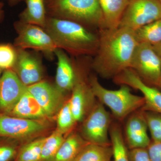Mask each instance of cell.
Here are the masks:
<instances>
[{
	"label": "cell",
	"mask_w": 161,
	"mask_h": 161,
	"mask_svg": "<svg viewBox=\"0 0 161 161\" xmlns=\"http://www.w3.org/2000/svg\"><path fill=\"white\" fill-rule=\"evenodd\" d=\"M99 45L92 63L96 72L104 78H114L130 68L138 42L135 31L118 27L99 29Z\"/></svg>",
	"instance_id": "cell-1"
},
{
	"label": "cell",
	"mask_w": 161,
	"mask_h": 161,
	"mask_svg": "<svg viewBox=\"0 0 161 161\" xmlns=\"http://www.w3.org/2000/svg\"><path fill=\"white\" fill-rule=\"evenodd\" d=\"M44 29L57 48L73 56H95L98 50V34L80 23L47 16Z\"/></svg>",
	"instance_id": "cell-2"
},
{
	"label": "cell",
	"mask_w": 161,
	"mask_h": 161,
	"mask_svg": "<svg viewBox=\"0 0 161 161\" xmlns=\"http://www.w3.org/2000/svg\"><path fill=\"white\" fill-rule=\"evenodd\" d=\"M47 17L77 22L87 28L103 27L99 0H45Z\"/></svg>",
	"instance_id": "cell-3"
},
{
	"label": "cell",
	"mask_w": 161,
	"mask_h": 161,
	"mask_svg": "<svg viewBox=\"0 0 161 161\" xmlns=\"http://www.w3.org/2000/svg\"><path fill=\"white\" fill-rule=\"evenodd\" d=\"M89 85L95 97L101 103L108 107L113 115L120 120L142 108L145 104L143 96L132 94L129 86L125 85H121L119 89H108L93 76L90 78Z\"/></svg>",
	"instance_id": "cell-4"
},
{
	"label": "cell",
	"mask_w": 161,
	"mask_h": 161,
	"mask_svg": "<svg viewBox=\"0 0 161 161\" xmlns=\"http://www.w3.org/2000/svg\"><path fill=\"white\" fill-rule=\"evenodd\" d=\"M17 36L14 46L20 49H32L40 52L49 59L54 54L57 47L46 31L37 25L23 23L19 20L14 24Z\"/></svg>",
	"instance_id": "cell-5"
},
{
	"label": "cell",
	"mask_w": 161,
	"mask_h": 161,
	"mask_svg": "<svg viewBox=\"0 0 161 161\" xmlns=\"http://www.w3.org/2000/svg\"><path fill=\"white\" fill-rule=\"evenodd\" d=\"M130 68L145 83L157 87L160 76L161 57L152 45L138 43L133 54Z\"/></svg>",
	"instance_id": "cell-6"
},
{
	"label": "cell",
	"mask_w": 161,
	"mask_h": 161,
	"mask_svg": "<svg viewBox=\"0 0 161 161\" xmlns=\"http://www.w3.org/2000/svg\"><path fill=\"white\" fill-rule=\"evenodd\" d=\"M161 19V3L159 0H130L119 27L135 31Z\"/></svg>",
	"instance_id": "cell-7"
},
{
	"label": "cell",
	"mask_w": 161,
	"mask_h": 161,
	"mask_svg": "<svg viewBox=\"0 0 161 161\" xmlns=\"http://www.w3.org/2000/svg\"><path fill=\"white\" fill-rule=\"evenodd\" d=\"M111 115L102 103H98L93 108L84 122L83 138L91 143L111 146L109 130Z\"/></svg>",
	"instance_id": "cell-8"
},
{
	"label": "cell",
	"mask_w": 161,
	"mask_h": 161,
	"mask_svg": "<svg viewBox=\"0 0 161 161\" xmlns=\"http://www.w3.org/2000/svg\"><path fill=\"white\" fill-rule=\"evenodd\" d=\"M47 127L43 119H26L0 113V137L26 139L43 132Z\"/></svg>",
	"instance_id": "cell-9"
},
{
	"label": "cell",
	"mask_w": 161,
	"mask_h": 161,
	"mask_svg": "<svg viewBox=\"0 0 161 161\" xmlns=\"http://www.w3.org/2000/svg\"><path fill=\"white\" fill-rule=\"evenodd\" d=\"M113 78L115 83L125 85L142 93L145 99L142 111L161 114V91L145 83L132 69L124 70Z\"/></svg>",
	"instance_id": "cell-10"
},
{
	"label": "cell",
	"mask_w": 161,
	"mask_h": 161,
	"mask_svg": "<svg viewBox=\"0 0 161 161\" xmlns=\"http://www.w3.org/2000/svg\"><path fill=\"white\" fill-rule=\"evenodd\" d=\"M26 89L12 69L3 71L0 78V113L9 114Z\"/></svg>",
	"instance_id": "cell-11"
},
{
	"label": "cell",
	"mask_w": 161,
	"mask_h": 161,
	"mask_svg": "<svg viewBox=\"0 0 161 161\" xmlns=\"http://www.w3.org/2000/svg\"><path fill=\"white\" fill-rule=\"evenodd\" d=\"M17 58L12 69L26 86L42 81L43 67L41 60L26 50L16 48Z\"/></svg>",
	"instance_id": "cell-12"
},
{
	"label": "cell",
	"mask_w": 161,
	"mask_h": 161,
	"mask_svg": "<svg viewBox=\"0 0 161 161\" xmlns=\"http://www.w3.org/2000/svg\"><path fill=\"white\" fill-rule=\"evenodd\" d=\"M27 89L45 111L48 118L55 115L63 106L64 93L47 81L42 80L27 86Z\"/></svg>",
	"instance_id": "cell-13"
},
{
	"label": "cell",
	"mask_w": 161,
	"mask_h": 161,
	"mask_svg": "<svg viewBox=\"0 0 161 161\" xmlns=\"http://www.w3.org/2000/svg\"><path fill=\"white\" fill-rule=\"evenodd\" d=\"M148 130L142 112L131 115L126 124V142L128 148L130 150L147 148L151 141Z\"/></svg>",
	"instance_id": "cell-14"
},
{
	"label": "cell",
	"mask_w": 161,
	"mask_h": 161,
	"mask_svg": "<svg viewBox=\"0 0 161 161\" xmlns=\"http://www.w3.org/2000/svg\"><path fill=\"white\" fill-rule=\"evenodd\" d=\"M55 56L58 59L56 86L61 92L72 91L77 79V74L71 60L63 50L57 48Z\"/></svg>",
	"instance_id": "cell-15"
},
{
	"label": "cell",
	"mask_w": 161,
	"mask_h": 161,
	"mask_svg": "<svg viewBox=\"0 0 161 161\" xmlns=\"http://www.w3.org/2000/svg\"><path fill=\"white\" fill-rule=\"evenodd\" d=\"M70 107L76 122L83 119L90 100L95 98L90 85H88L78 75L76 83L72 91Z\"/></svg>",
	"instance_id": "cell-16"
},
{
	"label": "cell",
	"mask_w": 161,
	"mask_h": 161,
	"mask_svg": "<svg viewBox=\"0 0 161 161\" xmlns=\"http://www.w3.org/2000/svg\"><path fill=\"white\" fill-rule=\"evenodd\" d=\"M7 115L19 118L38 120L48 118L45 111L27 89Z\"/></svg>",
	"instance_id": "cell-17"
},
{
	"label": "cell",
	"mask_w": 161,
	"mask_h": 161,
	"mask_svg": "<svg viewBox=\"0 0 161 161\" xmlns=\"http://www.w3.org/2000/svg\"><path fill=\"white\" fill-rule=\"evenodd\" d=\"M129 1L130 0H99L103 15V28L113 29L119 27Z\"/></svg>",
	"instance_id": "cell-18"
},
{
	"label": "cell",
	"mask_w": 161,
	"mask_h": 161,
	"mask_svg": "<svg viewBox=\"0 0 161 161\" xmlns=\"http://www.w3.org/2000/svg\"><path fill=\"white\" fill-rule=\"evenodd\" d=\"M26 7L19 15V20L23 23L40 26L44 29L47 15L45 0H24Z\"/></svg>",
	"instance_id": "cell-19"
},
{
	"label": "cell",
	"mask_w": 161,
	"mask_h": 161,
	"mask_svg": "<svg viewBox=\"0 0 161 161\" xmlns=\"http://www.w3.org/2000/svg\"><path fill=\"white\" fill-rule=\"evenodd\" d=\"M76 133L65 139L53 161H75L82 148L88 143Z\"/></svg>",
	"instance_id": "cell-20"
},
{
	"label": "cell",
	"mask_w": 161,
	"mask_h": 161,
	"mask_svg": "<svg viewBox=\"0 0 161 161\" xmlns=\"http://www.w3.org/2000/svg\"><path fill=\"white\" fill-rule=\"evenodd\" d=\"M111 146H103L88 143L78 153L75 161H112Z\"/></svg>",
	"instance_id": "cell-21"
},
{
	"label": "cell",
	"mask_w": 161,
	"mask_h": 161,
	"mask_svg": "<svg viewBox=\"0 0 161 161\" xmlns=\"http://www.w3.org/2000/svg\"><path fill=\"white\" fill-rule=\"evenodd\" d=\"M109 136L113 161H130L129 150L118 125L110 128Z\"/></svg>",
	"instance_id": "cell-22"
},
{
	"label": "cell",
	"mask_w": 161,
	"mask_h": 161,
	"mask_svg": "<svg viewBox=\"0 0 161 161\" xmlns=\"http://www.w3.org/2000/svg\"><path fill=\"white\" fill-rule=\"evenodd\" d=\"M138 43L153 46L161 43V19L149 23L135 31Z\"/></svg>",
	"instance_id": "cell-23"
},
{
	"label": "cell",
	"mask_w": 161,
	"mask_h": 161,
	"mask_svg": "<svg viewBox=\"0 0 161 161\" xmlns=\"http://www.w3.org/2000/svg\"><path fill=\"white\" fill-rule=\"evenodd\" d=\"M46 137L36 139L20 146L14 161H40Z\"/></svg>",
	"instance_id": "cell-24"
},
{
	"label": "cell",
	"mask_w": 161,
	"mask_h": 161,
	"mask_svg": "<svg viewBox=\"0 0 161 161\" xmlns=\"http://www.w3.org/2000/svg\"><path fill=\"white\" fill-rule=\"evenodd\" d=\"M64 140L63 134L58 130L46 137L42 147L40 161L53 160Z\"/></svg>",
	"instance_id": "cell-25"
},
{
	"label": "cell",
	"mask_w": 161,
	"mask_h": 161,
	"mask_svg": "<svg viewBox=\"0 0 161 161\" xmlns=\"http://www.w3.org/2000/svg\"><path fill=\"white\" fill-rule=\"evenodd\" d=\"M57 122V130L63 134L71 130L77 122L71 110L69 101L58 112Z\"/></svg>",
	"instance_id": "cell-26"
},
{
	"label": "cell",
	"mask_w": 161,
	"mask_h": 161,
	"mask_svg": "<svg viewBox=\"0 0 161 161\" xmlns=\"http://www.w3.org/2000/svg\"><path fill=\"white\" fill-rule=\"evenodd\" d=\"M151 136V140L161 142V114L157 112L142 111Z\"/></svg>",
	"instance_id": "cell-27"
},
{
	"label": "cell",
	"mask_w": 161,
	"mask_h": 161,
	"mask_svg": "<svg viewBox=\"0 0 161 161\" xmlns=\"http://www.w3.org/2000/svg\"><path fill=\"white\" fill-rule=\"evenodd\" d=\"M16 141L9 137H0V161L14 160L20 147Z\"/></svg>",
	"instance_id": "cell-28"
},
{
	"label": "cell",
	"mask_w": 161,
	"mask_h": 161,
	"mask_svg": "<svg viewBox=\"0 0 161 161\" xmlns=\"http://www.w3.org/2000/svg\"><path fill=\"white\" fill-rule=\"evenodd\" d=\"M17 58L16 48L9 43H0V69L3 71L13 67Z\"/></svg>",
	"instance_id": "cell-29"
},
{
	"label": "cell",
	"mask_w": 161,
	"mask_h": 161,
	"mask_svg": "<svg viewBox=\"0 0 161 161\" xmlns=\"http://www.w3.org/2000/svg\"><path fill=\"white\" fill-rule=\"evenodd\" d=\"M130 161H151L147 148H139L129 150Z\"/></svg>",
	"instance_id": "cell-30"
},
{
	"label": "cell",
	"mask_w": 161,
	"mask_h": 161,
	"mask_svg": "<svg viewBox=\"0 0 161 161\" xmlns=\"http://www.w3.org/2000/svg\"><path fill=\"white\" fill-rule=\"evenodd\" d=\"M147 149L151 161H161V142L151 141Z\"/></svg>",
	"instance_id": "cell-31"
},
{
	"label": "cell",
	"mask_w": 161,
	"mask_h": 161,
	"mask_svg": "<svg viewBox=\"0 0 161 161\" xmlns=\"http://www.w3.org/2000/svg\"><path fill=\"white\" fill-rule=\"evenodd\" d=\"M4 6V4L0 1V21H2L3 20L4 18V14H5Z\"/></svg>",
	"instance_id": "cell-32"
},
{
	"label": "cell",
	"mask_w": 161,
	"mask_h": 161,
	"mask_svg": "<svg viewBox=\"0 0 161 161\" xmlns=\"http://www.w3.org/2000/svg\"><path fill=\"white\" fill-rule=\"evenodd\" d=\"M153 47L155 50L156 52L161 57V43L156 45H153Z\"/></svg>",
	"instance_id": "cell-33"
},
{
	"label": "cell",
	"mask_w": 161,
	"mask_h": 161,
	"mask_svg": "<svg viewBox=\"0 0 161 161\" xmlns=\"http://www.w3.org/2000/svg\"><path fill=\"white\" fill-rule=\"evenodd\" d=\"M6 1H8L9 5H11V6H14V5H16V4L20 3L22 1H24V0H6Z\"/></svg>",
	"instance_id": "cell-34"
},
{
	"label": "cell",
	"mask_w": 161,
	"mask_h": 161,
	"mask_svg": "<svg viewBox=\"0 0 161 161\" xmlns=\"http://www.w3.org/2000/svg\"><path fill=\"white\" fill-rule=\"evenodd\" d=\"M157 88L158 89L160 90L161 91V74L160 76L158 84L157 86Z\"/></svg>",
	"instance_id": "cell-35"
},
{
	"label": "cell",
	"mask_w": 161,
	"mask_h": 161,
	"mask_svg": "<svg viewBox=\"0 0 161 161\" xmlns=\"http://www.w3.org/2000/svg\"><path fill=\"white\" fill-rule=\"evenodd\" d=\"M3 70L0 69V78H1V76H2V71H3Z\"/></svg>",
	"instance_id": "cell-36"
},
{
	"label": "cell",
	"mask_w": 161,
	"mask_h": 161,
	"mask_svg": "<svg viewBox=\"0 0 161 161\" xmlns=\"http://www.w3.org/2000/svg\"><path fill=\"white\" fill-rule=\"evenodd\" d=\"M159 2H160V3H161V0H159Z\"/></svg>",
	"instance_id": "cell-37"
}]
</instances>
